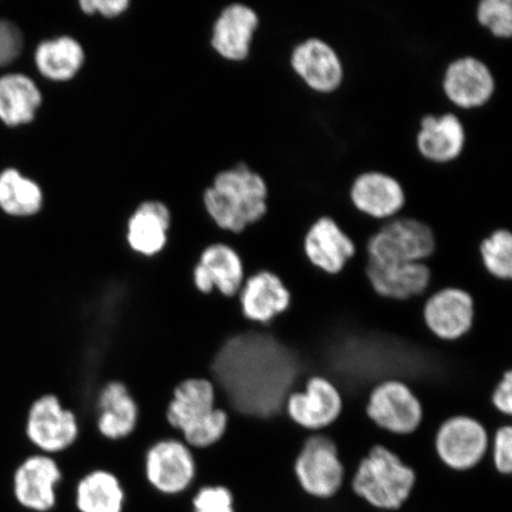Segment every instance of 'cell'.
I'll use <instances>...</instances> for the list:
<instances>
[{
    "instance_id": "obj_1",
    "label": "cell",
    "mask_w": 512,
    "mask_h": 512,
    "mask_svg": "<svg viewBox=\"0 0 512 512\" xmlns=\"http://www.w3.org/2000/svg\"><path fill=\"white\" fill-rule=\"evenodd\" d=\"M204 206L222 232L241 236L270 211V187L251 166L240 163L220 172L204 192Z\"/></svg>"
},
{
    "instance_id": "obj_2",
    "label": "cell",
    "mask_w": 512,
    "mask_h": 512,
    "mask_svg": "<svg viewBox=\"0 0 512 512\" xmlns=\"http://www.w3.org/2000/svg\"><path fill=\"white\" fill-rule=\"evenodd\" d=\"M347 480L351 494L366 507L399 512L411 503L418 475L394 452L376 445Z\"/></svg>"
},
{
    "instance_id": "obj_3",
    "label": "cell",
    "mask_w": 512,
    "mask_h": 512,
    "mask_svg": "<svg viewBox=\"0 0 512 512\" xmlns=\"http://www.w3.org/2000/svg\"><path fill=\"white\" fill-rule=\"evenodd\" d=\"M300 491L312 501L331 503L347 484V471L335 441L325 431L311 433L293 464Z\"/></svg>"
},
{
    "instance_id": "obj_4",
    "label": "cell",
    "mask_w": 512,
    "mask_h": 512,
    "mask_svg": "<svg viewBox=\"0 0 512 512\" xmlns=\"http://www.w3.org/2000/svg\"><path fill=\"white\" fill-rule=\"evenodd\" d=\"M435 234L430 224L408 215L381 222L367 241L368 259L381 264L426 262L435 252Z\"/></svg>"
},
{
    "instance_id": "obj_5",
    "label": "cell",
    "mask_w": 512,
    "mask_h": 512,
    "mask_svg": "<svg viewBox=\"0 0 512 512\" xmlns=\"http://www.w3.org/2000/svg\"><path fill=\"white\" fill-rule=\"evenodd\" d=\"M498 79L489 62L475 55L454 57L441 74L440 91L447 105L458 113L488 107L496 98Z\"/></svg>"
},
{
    "instance_id": "obj_6",
    "label": "cell",
    "mask_w": 512,
    "mask_h": 512,
    "mask_svg": "<svg viewBox=\"0 0 512 512\" xmlns=\"http://www.w3.org/2000/svg\"><path fill=\"white\" fill-rule=\"evenodd\" d=\"M79 421L63 407L54 394H44L31 402L24 422V435L36 453L55 457L72 447L79 437Z\"/></svg>"
},
{
    "instance_id": "obj_7",
    "label": "cell",
    "mask_w": 512,
    "mask_h": 512,
    "mask_svg": "<svg viewBox=\"0 0 512 512\" xmlns=\"http://www.w3.org/2000/svg\"><path fill=\"white\" fill-rule=\"evenodd\" d=\"M287 61L292 74L313 94L332 95L344 85L342 56L322 37L309 36L294 44Z\"/></svg>"
},
{
    "instance_id": "obj_8",
    "label": "cell",
    "mask_w": 512,
    "mask_h": 512,
    "mask_svg": "<svg viewBox=\"0 0 512 512\" xmlns=\"http://www.w3.org/2000/svg\"><path fill=\"white\" fill-rule=\"evenodd\" d=\"M194 453L182 439L157 441L147 448L144 457V476L157 494L176 497L189 491L196 479Z\"/></svg>"
},
{
    "instance_id": "obj_9",
    "label": "cell",
    "mask_w": 512,
    "mask_h": 512,
    "mask_svg": "<svg viewBox=\"0 0 512 512\" xmlns=\"http://www.w3.org/2000/svg\"><path fill=\"white\" fill-rule=\"evenodd\" d=\"M434 450L447 470L470 472L488 456L490 435L479 421L470 416H452L438 428Z\"/></svg>"
},
{
    "instance_id": "obj_10",
    "label": "cell",
    "mask_w": 512,
    "mask_h": 512,
    "mask_svg": "<svg viewBox=\"0 0 512 512\" xmlns=\"http://www.w3.org/2000/svg\"><path fill=\"white\" fill-rule=\"evenodd\" d=\"M366 413L381 431L398 437H407L418 431L424 418L418 396L399 380L377 384L369 394Z\"/></svg>"
},
{
    "instance_id": "obj_11",
    "label": "cell",
    "mask_w": 512,
    "mask_h": 512,
    "mask_svg": "<svg viewBox=\"0 0 512 512\" xmlns=\"http://www.w3.org/2000/svg\"><path fill=\"white\" fill-rule=\"evenodd\" d=\"M414 146L418 156L428 164L445 166L458 162L467 146V130L462 114L446 111L422 115Z\"/></svg>"
},
{
    "instance_id": "obj_12",
    "label": "cell",
    "mask_w": 512,
    "mask_h": 512,
    "mask_svg": "<svg viewBox=\"0 0 512 512\" xmlns=\"http://www.w3.org/2000/svg\"><path fill=\"white\" fill-rule=\"evenodd\" d=\"M348 198L356 213L376 222L394 219L407 206L403 184L381 170H367L356 175L349 185Z\"/></svg>"
},
{
    "instance_id": "obj_13",
    "label": "cell",
    "mask_w": 512,
    "mask_h": 512,
    "mask_svg": "<svg viewBox=\"0 0 512 512\" xmlns=\"http://www.w3.org/2000/svg\"><path fill=\"white\" fill-rule=\"evenodd\" d=\"M62 479L63 473L54 457L32 453L12 473V494L25 510L48 512L59 501L57 489Z\"/></svg>"
},
{
    "instance_id": "obj_14",
    "label": "cell",
    "mask_w": 512,
    "mask_h": 512,
    "mask_svg": "<svg viewBox=\"0 0 512 512\" xmlns=\"http://www.w3.org/2000/svg\"><path fill=\"white\" fill-rule=\"evenodd\" d=\"M191 279L196 291L203 296L216 291L223 297L235 298L246 280L245 265L233 246L213 242L198 255Z\"/></svg>"
},
{
    "instance_id": "obj_15",
    "label": "cell",
    "mask_w": 512,
    "mask_h": 512,
    "mask_svg": "<svg viewBox=\"0 0 512 512\" xmlns=\"http://www.w3.org/2000/svg\"><path fill=\"white\" fill-rule=\"evenodd\" d=\"M343 409L342 395L335 384L322 376L307 380L303 392L288 395L285 414L307 432H320L335 424Z\"/></svg>"
},
{
    "instance_id": "obj_16",
    "label": "cell",
    "mask_w": 512,
    "mask_h": 512,
    "mask_svg": "<svg viewBox=\"0 0 512 512\" xmlns=\"http://www.w3.org/2000/svg\"><path fill=\"white\" fill-rule=\"evenodd\" d=\"M422 319L439 341L456 342L472 329L475 304L470 294L460 288H441L426 299Z\"/></svg>"
},
{
    "instance_id": "obj_17",
    "label": "cell",
    "mask_w": 512,
    "mask_h": 512,
    "mask_svg": "<svg viewBox=\"0 0 512 512\" xmlns=\"http://www.w3.org/2000/svg\"><path fill=\"white\" fill-rule=\"evenodd\" d=\"M303 252L306 260L317 271L337 275L355 258L357 246L334 217L323 215L307 228Z\"/></svg>"
},
{
    "instance_id": "obj_18",
    "label": "cell",
    "mask_w": 512,
    "mask_h": 512,
    "mask_svg": "<svg viewBox=\"0 0 512 512\" xmlns=\"http://www.w3.org/2000/svg\"><path fill=\"white\" fill-rule=\"evenodd\" d=\"M261 19L251 6L235 3L217 17L211 35V46L224 60L245 62L251 56Z\"/></svg>"
},
{
    "instance_id": "obj_19",
    "label": "cell",
    "mask_w": 512,
    "mask_h": 512,
    "mask_svg": "<svg viewBox=\"0 0 512 512\" xmlns=\"http://www.w3.org/2000/svg\"><path fill=\"white\" fill-rule=\"evenodd\" d=\"M367 278L377 296L408 302L430 291L432 281L431 268L426 262H408V264H381L368 259Z\"/></svg>"
},
{
    "instance_id": "obj_20",
    "label": "cell",
    "mask_w": 512,
    "mask_h": 512,
    "mask_svg": "<svg viewBox=\"0 0 512 512\" xmlns=\"http://www.w3.org/2000/svg\"><path fill=\"white\" fill-rule=\"evenodd\" d=\"M238 300L242 317L256 325H268L291 305V293L284 281L270 271H259L246 278Z\"/></svg>"
},
{
    "instance_id": "obj_21",
    "label": "cell",
    "mask_w": 512,
    "mask_h": 512,
    "mask_svg": "<svg viewBox=\"0 0 512 512\" xmlns=\"http://www.w3.org/2000/svg\"><path fill=\"white\" fill-rule=\"evenodd\" d=\"M171 223L170 210L164 203L147 201L140 204L127 222V248L142 258H156L169 245Z\"/></svg>"
},
{
    "instance_id": "obj_22",
    "label": "cell",
    "mask_w": 512,
    "mask_h": 512,
    "mask_svg": "<svg viewBox=\"0 0 512 512\" xmlns=\"http://www.w3.org/2000/svg\"><path fill=\"white\" fill-rule=\"evenodd\" d=\"M216 407L217 393L213 382L209 379L184 380L172 393L166 420L183 435L201 425Z\"/></svg>"
},
{
    "instance_id": "obj_23",
    "label": "cell",
    "mask_w": 512,
    "mask_h": 512,
    "mask_svg": "<svg viewBox=\"0 0 512 512\" xmlns=\"http://www.w3.org/2000/svg\"><path fill=\"white\" fill-rule=\"evenodd\" d=\"M96 409L99 414L96 430L102 438L123 440L136 430L139 416L137 402L123 382L105 383L96 399Z\"/></svg>"
},
{
    "instance_id": "obj_24",
    "label": "cell",
    "mask_w": 512,
    "mask_h": 512,
    "mask_svg": "<svg viewBox=\"0 0 512 512\" xmlns=\"http://www.w3.org/2000/svg\"><path fill=\"white\" fill-rule=\"evenodd\" d=\"M42 100L40 88L29 76L11 73L0 78V121L6 126L30 124Z\"/></svg>"
},
{
    "instance_id": "obj_25",
    "label": "cell",
    "mask_w": 512,
    "mask_h": 512,
    "mask_svg": "<svg viewBox=\"0 0 512 512\" xmlns=\"http://www.w3.org/2000/svg\"><path fill=\"white\" fill-rule=\"evenodd\" d=\"M126 492L120 479L106 470H94L75 485L74 502L80 512H123Z\"/></svg>"
},
{
    "instance_id": "obj_26",
    "label": "cell",
    "mask_w": 512,
    "mask_h": 512,
    "mask_svg": "<svg viewBox=\"0 0 512 512\" xmlns=\"http://www.w3.org/2000/svg\"><path fill=\"white\" fill-rule=\"evenodd\" d=\"M86 55L78 40L61 36L43 41L35 50V64L44 78L55 82H66L79 74Z\"/></svg>"
},
{
    "instance_id": "obj_27",
    "label": "cell",
    "mask_w": 512,
    "mask_h": 512,
    "mask_svg": "<svg viewBox=\"0 0 512 512\" xmlns=\"http://www.w3.org/2000/svg\"><path fill=\"white\" fill-rule=\"evenodd\" d=\"M43 192L35 181L16 169L0 174V209L15 217H29L40 213Z\"/></svg>"
},
{
    "instance_id": "obj_28",
    "label": "cell",
    "mask_w": 512,
    "mask_h": 512,
    "mask_svg": "<svg viewBox=\"0 0 512 512\" xmlns=\"http://www.w3.org/2000/svg\"><path fill=\"white\" fill-rule=\"evenodd\" d=\"M480 261L486 273L499 281H512V234L508 228H497L478 246Z\"/></svg>"
},
{
    "instance_id": "obj_29",
    "label": "cell",
    "mask_w": 512,
    "mask_h": 512,
    "mask_svg": "<svg viewBox=\"0 0 512 512\" xmlns=\"http://www.w3.org/2000/svg\"><path fill=\"white\" fill-rule=\"evenodd\" d=\"M473 17L478 27L497 41L512 38L511 0H480L475 4Z\"/></svg>"
},
{
    "instance_id": "obj_30",
    "label": "cell",
    "mask_w": 512,
    "mask_h": 512,
    "mask_svg": "<svg viewBox=\"0 0 512 512\" xmlns=\"http://www.w3.org/2000/svg\"><path fill=\"white\" fill-rule=\"evenodd\" d=\"M194 512H236V497L226 485H202L191 498Z\"/></svg>"
},
{
    "instance_id": "obj_31",
    "label": "cell",
    "mask_w": 512,
    "mask_h": 512,
    "mask_svg": "<svg viewBox=\"0 0 512 512\" xmlns=\"http://www.w3.org/2000/svg\"><path fill=\"white\" fill-rule=\"evenodd\" d=\"M492 466L503 477L512 475V425L499 427L490 437Z\"/></svg>"
},
{
    "instance_id": "obj_32",
    "label": "cell",
    "mask_w": 512,
    "mask_h": 512,
    "mask_svg": "<svg viewBox=\"0 0 512 512\" xmlns=\"http://www.w3.org/2000/svg\"><path fill=\"white\" fill-rule=\"evenodd\" d=\"M23 46L21 29L12 22L0 19V67L14 63L21 56Z\"/></svg>"
},
{
    "instance_id": "obj_33",
    "label": "cell",
    "mask_w": 512,
    "mask_h": 512,
    "mask_svg": "<svg viewBox=\"0 0 512 512\" xmlns=\"http://www.w3.org/2000/svg\"><path fill=\"white\" fill-rule=\"evenodd\" d=\"M130 6L128 0H82L80 8L86 15L99 14L106 18L123 15Z\"/></svg>"
},
{
    "instance_id": "obj_34",
    "label": "cell",
    "mask_w": 512,
    "mask_h": 512,
    "mask_svg": "<svg viewBox=\"0 0 512 512\" xmlns=\"http://www.w3.org/2000/svg\"><path fill=\"white\" fill-rule=\"evenodd\" d=\"M491 405L499 414L512 418V371L497 383L491 394Z\"/></svg>"
}]
</instances>
